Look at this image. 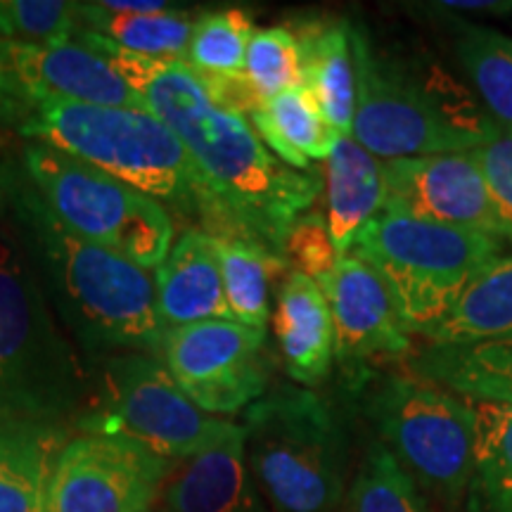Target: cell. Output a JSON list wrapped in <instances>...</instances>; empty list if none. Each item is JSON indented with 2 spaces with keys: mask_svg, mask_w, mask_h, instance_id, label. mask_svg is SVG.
I'll return each mask as SVG.
<instances>
[{
  "mask_svg": "<svg viewBox=\"0 0 512 512\" xmlns=\"http://www.w3.org/2000/svg\"><path fill=\"white\" fill-rule=\"evenodd\" d=\"M510 249L505 235L382 211L351 252L380 275L406 330L422 337L467 283Z\"/></svg>",
  "mask_w": 512,
  "mask_h": 512,
  "instance_id": "7",
  "label": "cell"
},
{
  "mask_svg": "<svg viewBox=\"0 0 512 512\" xmlns=\"http://www.w3.org/2000/svg\"><path fill=\"white\" fill-rule=\"evenodd\" d=\"M283 259L292 271L302 273L316 283L337 266L339 254L332 242L325 214L311 209L294 221V226L285 235Z\"/></svg>",
  "mask_w": 512,
  "mask_h": 512,
  "instance_id": "33",
  "label": "cell"
},
{
  "mask_svg": "<svg viewBox=\"0 0 512 512\" xmlns=\"http://www.w3.org/2000/svg\"><path fill=\"white\" fill-rule=\"evenodd\" d=\"M79 31V3H64V0H0V41H74Z\"/></svg>",
  "mask_w": 512,
  "mask_h": 512,
  "instance_id": "32",
  "label": "cell"
},
{
  "mask_svg": "<svg viewBox=\"0 0 512 512\" xmlns=\"http://www.w3.org/2000/svg\"><path fill=\"white\" fill-rule=\"evenodd\" d=\"M219 259L223 292L235 323L264 330L271 318V285L290 271L280 254L247 238H211Z\"/></svg>",
  "mask_w": 512,
  "mask_h": 512,
  "instance_id": "25",
  "label": "cell"
},
{
  "mask_svg": "<svg viewBox=\"0 0 512 512\" xmlns=\"http://www.w3.org/2000/svg\"><path fill=\"white\" fill-rule=\"evenodd\" d=\"M302 53V83L339 136H351L356 114V74L347 19H316L294 31Z\"/></svg>",
  "mask_w": 512,
  "mask_h": 512,
  "instance_id": "20",
  "label": "cell"
},
{
  "mask_svg": "<svg viewBox=\"0 0 512 512\" xmlns=\"http://www.w3.org/2000/svg\"><path fill=\"white\" fill-rule=\"evenodd\" d=\"M453 50L472 91L503 133L512 136V38L484 24H456Z\"/></svg>",
  "mask_w": 512,
  "mask_h": 512,
  "instance_id": "27",
  "label": "cell"
},
{
  "mask_svg": "<svg viewBox=\"0 0 512 512\" xmlns=\"http://www.w3.org/2000/svg\"><path fill=\"white\" fill-rule=\"evenodd\" d=\"M81 29L93 31L114 46L152 60H183L188 53L195 19L188 12H128L105 10L100 3H79Z\"/></svg>",
  "mask_w": 512,
  "mask_h": 512,
  "instance_id": "26",
  "label": "cell"
},
{
  "mask_svg": "<svg viewBox=\"0 0 512 512\" xmlns=\"http://www.w3.org/2000/svg\"><path fill=\"white\" fill-rule=\"evenodd\" d=\"M74 430L117 434L178 463L233 439L242 425L197 408L159 358L126 351L105 356Z\"/></svg>",
  "mask_w": 512,
  "mask_h": 512,
  "instance_id": "9",
  "label": "cell"
},
{
  "mask_svg": "<svg viewBox=\"0 0 512 512\" xmlns=\"http://www.w3.org/2000/svg\"><path fill=\"white\" fill-rule=\"evenodd\" d=\"M475 164L482 171L486 192L501 233L512 240V136L503 133L489 145L470 152Z\"/></svg>",
  "mask_w": 512,
  "mask_h": 512,
  "instance_id": "34",
  "label": "cell"
},
{
  "mask_svg": "<svg viewBox=\"0 0 512 512\" xmlns=\"http://www.w3.org/2000/svg\"><path fill=\"white\" fill-rule=\"evenodd\" d=\"M356 114L351 136L384 162L472 152L501 138L472 88L439 62L380 48L351 24Z\"/></svg>",
  "mask_w": 512,
  "mask_h": 512,
  "instance_id": "3",
  "label": "cell"
},
{
  "mask_svg": "<svg viewBox=\"0 0 512 512\" xmlns=\"http://www.w3.org/2000/svg\"><path fill=\"white\" fill-rule=\"evenodd\" d=\"M422 337L432 347L512 339V249L482 268Z\"/></svg>",
  "mask_w": 512,
  "mask_h": 512,
  "instance_id": "23",
  "label": "cell"
},
{
  "mask_svg": "<svg viewBox=\"0 0 512 512\" xmlns=\"http://www.w3.org/2000/svg\"><path fill=\"white\" fill-rule=\"evenodd\" d=\"M164 512H266L245 463V427L233 439L171 465Z\"/></svg>",
  "mask_w": 512,
  "mask_h": 512,
  "instance_id": "17",
  "label": "cell"
},
{
  "mask_svg": "<svg viewBox=\"0 0 512 512\" xmlns=\"http://www.w3.org/2000/svg\"><path fill=\"white\" fill-rule=\"evenodd\" d=\"M249 124L271 155L297 171H311L313 162L328 159L342 138L323 117L304 83L264 102L249 114Z\"/></svg>",
  "mask_w": 512,
  "mask_h": 512,
  "instance_id": "22",
  "label": "cell"
},
{
  "mask_svg": "<svg viewBox=\"0 0 512 512\" xmlns=\"http://www.w3.org/2000/svg\"><path fill=\"white\" fill-rule=\"evenodd\" d=\"M69 432L0 425V512H46L57 458Z\"/></svg>",
  "mask_w": 512,
  "mask_h": 512,
  "instance_id": "24",
  "label": "cell"
},
{
  "mask_svg": "<svg viewBox=\"0 0 512 512\" xmlns=\"http://www.w3.org/2000/svg\"><path fill=\"white\" fill-rule=\"evenodd\" d=\"M88 392L91 380L57 330L48 294L8 211L0 223V425L69 432Z\"/></svg>",
  "mask_w": 512,
  "mask_h": 512,
  "instance_id": "4",
  "label": "cell"
},
{
  "mask_svg": "<svg viewBox=\"0 0 512 512\" xmlns=\"http://www.w3.org/2000/svg\"><path fill=\"white\" fill-rule=\"evenodd\" d=\"M368 418L413 482L458 501L475 477V425L463 396L422 377L389 375L370 392Z\"/></svg>",
  "mask_w": 512,
  "mask_h": 512,
  "instance_id": "10",
  "label": "cell"
},
{
  "mask_svg": "<svg viewBox=\"0 0 512 512\" xmlns=\"http://www.w3.org/2000/svg\"><path fill=\"white\" fill-rule=\"evenodd\" d=\"M434 15H486L508 17L512 15V0H437L427 5Z\"/></svg>",
  "mask_w": 512,
  "mask_h": 512,
  "instance_id": "35",
  "label": "cell"
},
{
  "mask_svg": "<svg viewBox=\"0 0 512 512\" xmlns=\"http://www.w3.org/2000/svg\"><path fill=\"white\" fill-rule=\"evenodd\" d=\"M31 107L29 102L19 95L15 83L5 72L3 62H0V126L3 124H15L22 126L29 119Z\"/></svg>",
  "mask_w": 512,
  "mask_h": 512,
  "instance_id": "36",
  "label": "cell"
},
{
  "mask_svg": "<svg viewBox=\"0 0 512 512\" xmlns=\"http://www.w3.org/2000/svg\"><path fill=\"white\" fill-rule=\"evenodd\" d=\"M335 325V356L347 370L411 349V332L392 302L382 278L354 252L318 283Z\"/></svg>",
  "mask_w": 512,
  "mask_h": 512,
  "instance_id": "15",
  "label": "cell"
},
{
  "mask_svg": "<svg viewBox=\"0 0 512 512\" xmlns=\"http://www.w3.org/2000/svg\"><path fill=\"white\" fill-rule=\"evenodd\" d=\"M171 465L117 434H79L57 458L46 512H155Z\"/></svg>",
  "mask_w": 512,
  "mask_h": 512,
  "instance_id": "12",
  "label": "cell"
},
{
  "mask_svg": "<svg viewBox=\"0 0 512 512\" xmlns=\"http://www.w3.org/2000/svg\"><path fill=\"white\" fill-rule=\"evenodd\" d=\"M155 290L164 330L204 320H233L214 240L197 226L185 228L166 259L155 268Z\"/></svg>",
  "mask_w": 512,
  "mask_h": 512,
  "instance_id": "16",
  "label": "cell"
},
{
  "mask_svg": "<svg viewBox=\"0 0 512 512\" xmlns=\"http://www.w3.org/2000/svg\"><path fill=\"white\" fill-rule=\"evenodd\" d=\"M266 332L235 320L166 330L162 356L183 394L209 415L247 411L268 392Z\"/></svg>",
  "mask_w": 512,
  "mask_h": 512,
  "instance_id": "11",
  "label": "cell"
},
{
  "mask_svg": "<svg viewBox=\"0 0 512 512\" xmlns=\"http://www.w3.org/2000/svg\"><path fill=\"white\" fill-rule=\"evenodd\" d=\"M382 171L384 211L503 235L470 152L392 159L382 162Z\"/></svg>",
  "mask_w": 512,
  "mask_h": 512,
  "instance_id": "13",
  "label": "cell"
},
{
  "mask_svg": "<svg viewBox=\"0 0 512 512\" xmlns=\"http://www.w3.org/2000/svg\"><path fill=\"white\" fill-rule=\"evenodd\" d=\"M15 176H17V164L0 155V223L5 221V216H8L10 211V197H12V188H15Z\"/></svg>",
  "mask_w": 512,
  "mask_h": 512,
  "instance_id": "38",
  "label": "cell"
},
{
  "mask_svg": "<svg viewBox=\"0 0 512 512\" xmlns=\"http://www.w3.org/2000/svg\"><path fill=\"white\" fill-rule=\"evenodd\" d=\"M252 34L254 22L245 10L207 12L195 19L185 64L197 74V79L245 74V55Z\"/></svg>",
  "mask_w": 512,
  "mask_h": 512,
  "instance_id": "28",
  "label": "cell"
},
{
  "mask_svg": "<svg viewBox=\"0 0 512 512\" xmlns=\"http://www.w3.org/2000/svg\"><path fill=\"white\" fill-rule=\"evenodd\" d=\"M102 8L112 12H128V15H150V12H166L171 10L169 3L164 0H102Z\"/></svg>",
  "mask_w": 512,
  "mask_h": 512,
  "instance_id": "37",
  "label": "cell"
},
{
  "mask_svg": "<svg viewBox=\"0 0 512 512\" xmlns=\"http://www.w3.org/2000/svg\"><path fill=\"white\" fill-rule=\"evenodd\" d=\"M24 138L105 171L216 235L219 211L181 140L150 110L46 102L19 126Z\"/></svg>",
  "mask_w": 512,
  "mask_h": 512,
  "instance_id": "5",
  "label": "cell"
},
{
  "mask_svg": "<svg viewBox=\"0 0 512 512\" xmlns=\"http://www.w3.org/2000/svg\"><path fill=\"white\" fill-rule=\"evenodd\" d=\"M273 330L287 375L302 387H316L330 375L335 358V325L316 280L287 271L275 294Z\"/></svg>",
  "mask_w": 512,
  "mask_h": 512,
  "instance_id": "18",
  "label": "cell"
},
{
  "mask_svg": "<svg viewBox=\"0 0 512 512\" xmlns=\"http://www.w3.org/2000/svg\"><path fill=\"white\" fill-rule=\"evenodd\" d=\"M325 221L339 256L356 247L370 223L384 211L382 162L354 136H342L325 159Z\"/></svg>",
  "mask_w": 512,
  "mask_h": 512,
  "instance_id": "19",
  "label": "cell"
},
{
  "mask_svg": "<svg viewBox=\"0 0 512 512\" xmlns=\"http://www.w3.org/2000/svg\"><path fill=\"white\" fill-rule=\"evenodd\" d=\"M19 169L69 230L112 249L140 268H159L174 245V219L152 200L105 171L29 140Z\"/></svg>",
  "mask_w": 512,
  "mask_h": 512,
  "instance_id": "8",
  "label": "cell"
},
{
  "mask_svg": "<svg viewBox=\"0 0 512 512\" xmlns=\"http://www.w3.org/2000/svg\"><path fill=\"white\" fill-rule=\"evenodd\" d=\"M245 76L261 102L302 83V53L297 34L287 27H268L252 34L245 55Z\"/></svg>",
  "mask_w": 512,
  "mask_h": 512,
  "instance_id": "31",
  "label": "cell"
},
{
  "mask_svg": "<svg viewBox=\"0 0 512 512\" xmlns=\"http://www.w3.org/2000/svg\"><path fill=\"white\" fill-rule=\"evenodd\" d=\"M0 62L31 110L46 102L147 110L110 64L79 41H0Z\"/></svg>",
  "mask_w": 512,
  "mask_h": 512,
  "instance_id": "14",
  "label": "cell"
},
{
  "mask_svg": "<svg viewBox=\"0 0 512 512\" xmlns=\"http://www.w3.org/2000/svg\"><path fill=\"white\" fill-rule=\"evenodd\" d=\"M489 501H491V508H494L496 512H512V494L489 498Z\"/></svg>",
  "mask_w": 512,
  "mask_h": 512,
  "instance_id": "39",
  "label": "cell"
},
{
  "mask_svg": "<svg viewBox=\"0 0 512 512\" xmlns=\"http://www.w3.org/2000/svg\"><path fill=\"white\" fill-rule=\"evenodd\" d=\"M413 368L422 380L463 399L512 408V339L456 347L427 344L415 354Z\"/></svg>",
  "mask_w": 512,
  "mask_h": 512,
  "instance_id": "21",
  "label": "cell"
},
{
  "mask_svg": "<svg viewBox=\"0 0 512 512\" xmlns=\"http://www.w3.org/2000/svg\"><path fill=\"white\" fill-rule=\"evenodd\" d=\"M10 219L48 302L88 354L162 356L164 325L155 278L112 249L69 230L38 197L17 164Z\"/></svg>",
  "mask_w": 512,
  "mask_h": 512,
  "instance_id": "2",
  "label": "cell"
},
{
  "mask_svg": "<svg viewBox=\"0 0 512 512\" xmlns=\"http://www.w3.org/2000/svg\"><path fill=\"white\" fill-rule=\"evenodd\" d=\"M245 463L273 512H342L347 434L313 389L278 387L245 411Z\"/></svg>",
  "mask_w": 512,
  "mask_h": 512,
  "instance_id": "6",
  "label": "cell"
},
{
  "mask_svg": "<svg viewBox=\"0 0 512 512\" xmlns=\"http://www.w3.org/2000/svg\"><path fill=\"white\" fill-rule=\"evenodd\" d=\"M475 425V477L489 498L512 494V408L465 399Z\"/></svg>",
  "mask_w": 512,
  "mask_h": 512,
  "instance_id": "30",
  "label": "cell"
},
{
  "mask_svg": "<svg viewBox=\"0 0 512 512\" xmlns=\"http://www.w3.org/2000/svg\"><path fill=\"white\" fill-rule=\"evenodd\" d=\"M74 41L98 53L176 133L219 211L211 238H247L283 256L287 230L311 211L320 171H297L271 155L247 117L221 110L183 60H152L81 29Z\"/></svg>",
  "mask_w": 512,
  "mask_h": 512,
  "instance_id": "1",
  "label": "cell"
},
{
  "mask_svg": "<svg viewBox=\"0 0 512 512\" xmlns=\"http://www.w3.org/2000/svg\"><path fill=\"white\" fill-rule=\"evenodd\" d=\"M342 512H427L413 477L384 444H373L344 496Z\"/></svg>",
  "mask_w": 512,
  "mask_h": 512,
  "instance_id": "29",
  "label": "cell"
}]
</instances>
